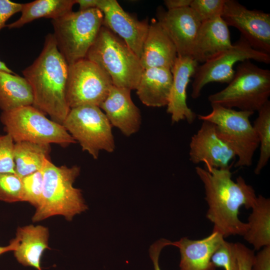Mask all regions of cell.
I'll list each match as a JSON object with an SVG mask.
<instances>
[{"label": "cell", "instance_id": "44dd1931", "mask_svg": "<svg viewBox=\"0 0 270 270\" xmlns=\"http://www.w3.org/2000/svg\"><path fill=\"white\" fill-rule=\"evenodd\" d=\"M49 231L40 225L30 224L17 228L15 238L17 246L14 251L17 261L24 266L42 270L40 260L44 251L49 248Z\"/></svg>", "mask_w": 270, "mask_h": 270}, {"label": "cell", "instance_id": "6da1fadb", "mask_svg": "<svg viewBox=\"0 0 270 270\" xmlns=\"http://www.w3.org/2000/svg\"><path fill=\"white\" fill-rule=\"evenodd\" d=\"M234 162L225 168H195L204 188L208 206L206 217L214 224L213 230L220 232L224 238L246 234L248 224L239 219V209L242 206L252 208L256 198L252 186L247 184L242 176L237 178L236 182L232 180L230 170Z\"/></svg>", "mask_w": 270, "mask_h": 270}, {"label": "cell", "instance_id": "ffe728a7", "mask_svg": "<svg viewBox=\"0 0 270 270\" xmlns=\"http://www.w3.org/2000/svg\"><path fill=\"white\" fill-rule=\"evenodd\" d=\"M232 44L228 26L221 16H217L202 22L191 57L198 63H204L230 48Z\"/></svg>", "mask_w": 270, "mask_h": 270}, {"label": "cell", "instance_id": "1f68e13d", "mask_svg": "<svg viewBox=\"0 0 270 270\" xmlns=\"http://www.w3.org/2000/svg\"><path fill=\"white\" fill-rule=\"evenodd\" d=\"M14 141L6 134L0 136V174H16L14 161Z\"/></svg>", "mask_w": 270, "mask_h": 270}, {"label": "cell", "instance_id": "5b68a950", "mask_svg": "<svg viewBox=\"0 0 270 270\" xmlns=\"http://www.w3.org/2000/svg\"><path fill=\"white\" fill-rule=\"evenodd\" d=\"M270 96V70L246 60L236 66L228 86L208 97L211 104L240 110L258 112Z\"/></svg>", "mask_w": 270, "mask_h": 270}, {"label": "cell", "instance_id": "d6986e66", "mask_svg": "<svg viewBox=\"0 0 270 270\" xmlns=\"http://www.w3.org/2000/svg\"><path fill=\"white\" fill-rule=\"evenodd\" d=\"M177 56L176 46L170 38L158 20L152 19L140 58L144 70L152 68L171 70Z\"/></svg>", "mask_w": 270, "mask_h": 270}, {"label": "cell", "instance_id": "8d00e7d4", "mask_svg": "<svg viewBox=\"0 0 270 270\" xmlns=\"http://www.w3.org/2000/svg\"><path fill=\"white\" fill-rule=\"evenodd\" d=\"M192 0H165L164 4L168 10L190 7Z\"/></svg>", "mask_w": 270, "mask_h": 270}, {"label": "cell", "instance_id": "277c9868", "mask_svg": "<svg viewBox=\"0 0 270 270\" xmlns=\"http://www.w3.org/2000/svg\"><path fill=\"white\" fill-rule=\"evenodd\" d=\"M86 58L105 71L113 85L131 90L136 89L144 70L126 44L103 24Z\"/></svg>", "mask_w": 270, "mask_h": 270}, {"label": "cell", "instance_id": "30bf717a", "mask_svg": "<svg viewBox=\"0 0 270 270\" xmlns=\"http://www.w3.org/2000/svg\"><path fill=\"white\" fill-rule=\"evenodd\" d=\"M251 60L268 64L270 63V54L254 49L240 36L230 48L198 66L194 76L192 98H199L204 87L209 83L228 84L234 74V64Z\"/></svg>", "mask_w": 270, "mask_h": 270}, {"label": "cell", "instance_id": "9a60e30c", "mask_svg": "<svg viewBox=\"0 0 270 270\" xmlns=\"http://www.w3.org/2000/svg\"><path fill=\"white\" fill-rule=\"evenodd\" d=\"M157 20L174 44L178 56L191 57L202 22L190 7L167 10L159 8Z\"/></svg>", "mask_w": 270, "mask_h": 270}, {"label": "cell", "instance_id": "7402d4cb", "mask_svg": "<svg viewBox=\"0 0 270 270\" xmlns=\"http://www.w3.org/2000/svg\"><path fill=\"white\" fill-rule=\"evenodd\" d=\"M172 82V76L170 69H144L136 89V94L142 103L146 106H166Z\"/></svg>", "mask_w": 270, "mask_h": 270}, {"label": "cell", "instance_id": "3957f363", "mask_svg": "<svg viewBox=\"0 0 270 270\" xmlns=\"http://www.w3.org/2000/svg\"><path fill=\"white\" fill-rule=\"evenodd\" d=\"M42 171V200L32 217L33 222L58 215L71 221L76 215L88 209L81 190L73 186L80 174V167L58 166L46 160Z\"/></svg>", "mask_w": 270, "mask_h": 270}, {"label": "cell", "instance_id": "2e32d148", "mask_svg": "<svg viewBox=\"0 0 270 270\" xmlns=\"http://www.w3.org/2000/svg\"><path fill=\"white\" fill-rule=\"evenodd\" d=\"M198 64L190 56H178L170 70L172 82L166 112L170 114L172 123L186 120L192 124L196 118V114L186 104V88Z\"/></svg>", "mask_w": 270, "mask_h": 270}, {"label": "cell", "instance_id": "d4e9b609", "mask_svg": "<svg viewBox=\"0 0 270 270\" xmlns=\"http://www.w3.org/2000/svg\"><path fill=\"white\" fill-rule=\"evenodd\" d=\"M76 0H36L22 4L21 16L6 25L9 29L19 28L40 18L54 20L72 11Z\"/></svg>", "mask_w": 270, "mask_h": 270}, {"label": "cell", "instance_id": "52a82bcc", "mask_svg": "<svg viewBox=\"0 0 270 270\" xmlns=\"http://www.w3.org/2000/svg\"><path fill=\"white\" fill-rule=\"evenodd\" d=\"M212 112L198 114V118L214 124L218 136L234 151L238 160L234 166H250L259 146L257 134L250 118L254 112L236 110L218 104H211Z\"/></svg>", "mask_w": 270, "mask_h": 270}, {"label": "cell", "instance_id": "d590c367", "mask_svg": "<svg viewBox=\"0 0 270 270\" xmlns=\"http://www.w3.org/2000/svg\"><path fill=\"white\" fill-rule=\"evenodd\" d=\"M169 240L161 238L151 245L150 250V256L152 262L154 270H160L159 265V258L162 249L168 246H170Z\"/></svg>", "mask_w": 270, "mask_h": 270}, {"label": "cell", "instance_id": "8992f818", "mask_svg": "<svg viewBox=\"0 0 270 270\" xmlns=\"http://www.w3.org/2000/svg\"><path fill=\"white\" fill-rule=\"evenodd\" d=\"M103 20V14L98 8L72 11L52 20L57 47L68 65L86 58Z\"/></svg>", "mask_w": 270, "mask_h": 270}, {"label": "cell", "instance_id": "4dcf8cb0", "mask_svg": "<svg viewBox=\"0 0 270 270\" xmlns=\"http://www.w3.org/2000/svg\"><path fill=\"white\" fill-rule=\"evenodd\" d=\"M211 262L216 268H222L224 270H238L234 243L224 240L212 255Z\"/></svg>", "mask_w": 270, "mask_h": 270}, {"label": "cell", "instance_id": "cb8c5ba5", "mask_svg": "<svg viewBox=\"0 0 270 270\" xmlns=\"http://www.w3.org/2000/svg\"><path fill=\"white\" fill-rule=\"evenodd\" d=\"M248 218V230L244 239L254 250L270 246V200L261 194L256 196Z\"/></svg>", "mask_w": 270, "mask_h": 270}, {"label": "cell", "instance_id": "7a4b0ae2", "mask_svg": "<svg viewBox=\"0 0 270 270\" xmlns=\"http://www.w3.org/2000/svg\"><path fill=\"white\" fill-rule=\"evenodd\" d=\"M68 72L52 34L46 35L39 56L22 72L32 90V106L62 125L70 110L66 96Z\"/></svg>", "mask_w": 270, "mask_h": 270}, {"label": "cell", "instance_id": "ac0fdd59", "mask_svg": "<svg viewBox=\"0 0 270 270\" xmlns=\"http://www.w3.org/2000/svg\"><path fill=\"white\" fill-rule=\"evenodd\" d=\"M224 240L223 236L213 230L210 234L204 238L194 240L184 237L171 242L170 246L180 250V270H216L211 258Z\"/></svg>", "mask_w": 270, "mask_h": 270}, {"label": "cell", "instance_id": "836d02e7", "mask_svg": "<svg viewBox=\"0 0 270 270\" xmlns=\"http://www.w3.org/2000/svg\"><path fill=\"white\" fill-rule=\"evenodd\" d=\"M22 4L8 0H0V30L6 26V22L12 16L21 12Z\"/></svg>", "mask_w": 270, "mask_h": 270}, {"label": "cell", "instance_id": "e575fe53", "mask_svg": "<svg viewBox=\"0 0 270 270\" xmlns=\"http://www.w3.org/2000/svg\"><path fill=\"white\" fill-rule=\"evenodd\" d=\"M252 270H270V246L263 247L254 254Z\"/></svg>", "mask_w": 270, "mask_h": 270}, {"label": "cell", "instance_id": "74e56055", "mask_svg": "<svg viewBox=\"0 0 270 270\" xmlns=\"http://www.w3.org/2000/svg\"><path fill=\"white\" fill-rule=\"evenodd\" d=\"M76 3L78 4L79 10H86L96 8L97 0H76Z\"/></svg>", "mask_w": 270, "mask_h": 270}, {"label": "cell", "instance_id": "5bb4252c", "mask_svg": "<svg viewBox=\"0 0 270 270\" xmlns=\"http://www.w3.org/2000/svg\"><path fill=\"white\" fill-rule=\"evenodd\" d=\"M189 154L192 163L203 162L205 167L216 168H228L236 156L218 136L214 124L208 121H202L200 129L192 137Z\"/></svg>", "mask_w": 270, "mask_h": 270}, {"label": "cell", "instance_id": "ab89813d", "mask_svg": "<svg viewBox=\"0 0 270 270\" xmlns=\"http://www.w3.org/2000/svg\"><path fill=\"white\" fill-rule=\"evenodd\" d=\"M0 71L4 72L11 74H14V72L10 69L2 61L0 60Z\"/></svg>", "mask_w": 270, "mask_h": 270}, {"label": "cell", "instance_id": "8fae6325", "mask_svg": "<svg viewBox=\"0 0 270 270\" xmlns=\"http://www.w3.org/2000/svg\"><path fill=\"white\" fill-rule=\"evenodd\" d=\"M113 86L109 75L85 58L68 65L66 100L70 108L84 105L100 107Z\"/></svg>", "mask_w": 270, "mask_h": 270}, {"label": "cell", "instance_id": "ba28073f", "mask_svg": "<svg viewBox=\"0 0 270 270\" xmlns=\"http://www.w3.org/2000/svg\"><path fill=\"white\" fill-rule=\"evenodd\" d=\"M0 119L14 142L56 144L63 146L76 142L62 124L48 119L32 106L2 112Z\"/></svg>", "mask_w": 270, "mask_h": 270}, {"label": "cell", "instance_id": "f1b7e54d", "mask_svg": "<svg viewBox=\"0 0 270 270\" xmlns=\"http://www.w3.org/2000/svg\"><path fill=\"white\" fill-rule=\"evenodd\" d=\"M24 202H27L36 208L42 200L44 176L42 170L22 178Z\"/></svg>", "mask_w": 270, "mask_h": 270}, {"label": "cell", "instance_id": "d6a6232c", "mask_svg": "<svg viewBox=\"0 0 270 270\" xmlns=\"http://www.w3.org/2000/svg\"><path fill=\"white\" fill-rule=\"evenodd\" d=\"M238 270H252L254 252L240 242L234 243Z\"/></svg>", "mask_w": 270, "mask_h": 270}, {"label": "cell", "instance_id": "4fadbf2b", "mask_svg": "<svg viewBox=\"0 0 270 270\" xmlns=\"http://www.w3.org/2000/svg\"><path fill=\"white\" fill-rule=\"evenodd\" d=\"M104 16L103 25L120 37L140 58L149 24L126 12L116 0H97Z\"/></svg>", "mask_w": 270, "mask_h": 270}, {"label": "cell", "instance_id": "4316f807", "mask_svg": "<svg viewBox=\"0 0 270 270\" xmlns=\"http://www.w3.org/2000/svg\"><path fill=\"white\" fill-rule=\"evenodd\" d=\"M259 141V158L254 170L259 174L270 158V101L268 100L258 111V116L252 125Z\"/></svg>", "mask_w": 270, "mask_h": 270}, {"label": "cell", "instance_id": "f546056e", "mask_svg": "<svg viewBox=\"0 0 270 270\" xmlns=\"http://www.w3.org/2000/svg\"><path fill=\"white\" fill-rule=\"evenodd\" d=\"M226 0H192L190 8L203 22L221 16Z\"/></svg>", "mask_w": 270, "mask_h": 270}, {"label": "cell", "instance_id": "9c48e42d", "mask_svg": "<svg viewBox=\"0 0 270 270\" xmlns=\"http://www.w3.org/2000/svg\"><path fill=\"white\" fill-rule=\"evenodd\" d=\"M62 126L82 150L94 159L101 150L112 152L114 150L112 126L98 106L84 105L70 108Z\"/></svg>", "mask_w": 270, "mask_h": 270}, {"label": "cell", "instance_id": "e0dca14e", "mask_svg": "<svg viewBox=\"0 0 270 270\" xmlns=\"http://www.w3.org/2000/svg\"><path fill=\"white\" fill-rule=\"evenodd\" d=\"M130 92V89L113 85L100 106L112 126L127 136L138 131L142 120L140 110L134 103Z\"/></svg>", "mask_w": 270, "mask_h": 270}, {"label": "cell", "instance_id": "7c38bea8", "mask_svg": "<svg viewBox=\"0 0 270 270\" xmlns=\"http://www.w3.org/2000/svg\"><path fill=\"white\" fill-rule=\"evenodd\" d=\"M221 17L228 26L238 29L252 48L270 54V14L226 0Z\"/></svg>", "mask_w": 270, "mask_h": 270}, {"label": "cell", "instance_id": "83f0119b", "mask_svg": "<svg viewBox=\"0 0 270 270\" xmlns=\"http://www.w3.org/2000/svg\"><path fill=\"white\" fill-rule=\"evenodd\" d=\"M0 200L7 202H24L22 178L16 174H0Z\"/></svg>", "mask_w": 270, "mask_h": 270}, {"label": "cell", "instance_id": "f35d334b", "mask_svg": "<svg viewBox=\"0 0 270 270\" xmlns=\"http://www.w3.org/2000/svg\"><path fill=\"white\" fill-rule=\"evenodd\" d=\"M17 241L14 238L10 240V244L6 246H0V256L5 252H8L10 251H14L16 248Z\"/></svg>", "mask_w": 270, "mask_h": 270}, {"label": "cell", "instance_id": "484cf974", "mask_svg": "<svg viewBox=\"0 0 270 270\" xmlns=\"http://www.w3.org/2000/svg\"><path fill=\"white\" fill-rule=\"evenodd\" d=\"M50 144L29 142H14L15 172L20 178L42 170L46 160H49Z\"/></svg>", "mask_w": 270, "mask_h": 270}, {"label": "cell", "instance_id": "603a6c76", "mask_svg": "<svg viewBox=\"0 0 270 270\" xmlns=\"http://www.w3.org/2000/svg\"><path fill=\"white\" fill-rule=\"evenodd\" d=\"M33 102L32 88L24 77L0 71V108L2 112L32 106Z\"/></svg>", "mask_w": 270, "mask_h": 270}]
</instances>
